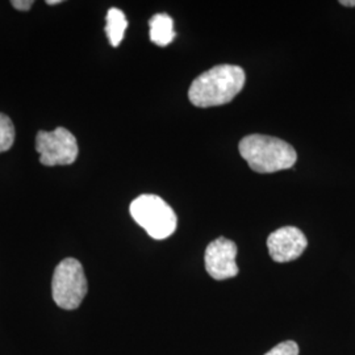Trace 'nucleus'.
Returning a JSON list of instances; mask_svg holds the SVG:
<instances>
[{"label": "nucleus", "mask_w": 355, "mask_h": 355, "mask_svg": "<svg viewBox=\"0 0 355 355\" xmlns=\"http://www.w3.org/2000/svg\"><path fill=\"white\" fill-rule=\"evenodd\" d=\"M133 220L154 240H165L177 229L174 209L157 195H141L129 207Z\"/></svg>", "instance_id": "obj_3"}, {"label": "nucleus", "mask_w": 355, "mask_h": 355, "mask_svg": "<svg viewBox=\"0 0 355 355\" xmlns=\"http://www.w3.org/2000/svg\"><path fill=\"white\" fill-rule=\"evenodd\" d=\"M36 150L44 166L71 165L79 153L76 136L62 127L51 132L40 130L36 136Z\"/></svg>", "instance_id": "obj_5"}, {"label": "nucleus", "mask_w": 355, "mask_h": 355, "mask_svg": "<svg viewBox=\"0 0 355 355\" xmlns=\"http://www.w3.org/2000/svg\"><path fill=\"white\" fill-rule=\"evenodd\" d=\"M265 355H299V346L293 341H284L272 347Z\"/></svg>", "instance_id": "obj_11"}, {"label": "nucleus", "mask_w": 355, "mask_h": 355, "mask_svg": "<svg viewBox=\"0 0 355 355\" xmlns=\"http://www.w3.org/2000/svg\"><path fill=\"white\" fill-rule=\"evenodd\" d=\"M239 148L242 158L259 174L291 168L297 161V154L291 145L277 137L250 135L242 139Z\"/></svg>", "instance_id": "obj_2"}, {"label": "nucleus", "mask_w": 355, "mask_h": 355, "mask_svg": "<svg viewBox=\"0 0 355 355\" xmlns=\"http://www.w3.org/2000/svg\"><path fill=\"white\" fill-rule=\"evenodd\" d=\"M62 3V0H48L46 1V4H49V6H54V4H61Z\"/></svg>", "instance_id": "obj_14"}, {"label": "nucleus", "mask_w": 355, "mask_h": 355, "mask_svg": "<svg viewBox=\"0 0 355 355\" xmlns=\"http://www.w3.org/2000/svg\"><path fill=\"white\" fill-rule=\"evenodd\" d=\"M237 245L225 237L211 242L204 255L205 270L215 280H225L239 275L236 263Z\"/></svg>", "instance_id": "obj_6"}, {"label": "nucleus", "mask_w": 355, "mask_h": 355, "mask_svg": "<svg viewBox=\"0 0 355 355\" xmlns=\"http://www.w3.org/2000/svg\"><path fill=\"white\" fill-rule=\"evenodd\" d=\"M149 26H150V40L158 46H167L177 36L174 31V21L166 13L154 15L149 21Z\"/></svg>", "instance_id": "obj_8"}, {"label": "nucleus", "mask_w": 355, "mask_h": 355, "mask_svg": "<svg viewBox=\"0 0 355 355\" xmlns=\"http://www.w3.org/2000/svg\"><path fill=\"white\" fill-rule=\"evenodd\" d=\"M87 279L82 263L76 258H66L55 267L51 291L55 304L66 311L76 309L87 295Z\"/></svg>", "instance_id": "obj_4"}, {"label": "nucleus", "mask_w": 355, "mask_h": 355, "mask_svg": "<svg viewBox=\"0 0 355 355\" xmlns=\"http://www.w3.org/2000/svg\"><path fill=\"white\" fill-rule=\"evenodd\" d=\"M246 76L234 64H218L198 76L189 89L190 102L200 107H217L232 102L243 89Z\"/></svg>", "instance_id": "obj_1"}, {"label": "nucleus", "mask_w": 355, "mask_h": 355, "mask_svg": "<svg viewBox=\"0 0 355 355\" xmlns=\"http://www.w3.org/2000/svg\"><path fill=\"white\" fill-rule=\"evenodd\" d=\"M33 3H35L33 0H12L11 1L13 8H16L19 11H28V10H31Z\"/></svg>", "instance_id": "obj_12"}, {"label": "nucleus", "mask_w": 355, "mask_h": 355, "mask_svg": "<svg viewBox=\"0 0 355 355\" xmlns=\"http://www.w3.org/2000/svg\"><path fill=\"white\" fill-rule=\"evenodd\" d=\"M128 21L124 12L119 8H111L107 13V24H105V33L110 40L111 45L117 48L124 38V33L127 31Z\"/></svg>", "instance_id": "obj_9"}, {"label": "nucleus", "mask_w": 355, "mask_h": 355, "mask_svg": "<svg viewBox=\"0 0 355 355\" xmlns=\"http://www.w3.org/2000/svg\"><path fill=\"white\" fill-rule=\"evenodd\" d=\"M340 3L345 7H355V0H341Z\"/></svg>", "instance_id": "obj_13"}, {"label": "nucleus", "mask_w": 355, "mask_h": 355, "mask_svg": "<svg viewBox=\"0 0 355 355\" xmlns=\"http://www.w3.org/2000/svg\"><path fill=\"white\" fill-rule=\"evenodd\" d=\"M308 241L304 233L296 227H283L272 232L267 239L270 257L279 263L297 259L304 253Z\"/></svg>", "instance_id": "obj_7"}, {"label": "nucleus", "mask_w": 355, "mask_h": 355, "mask_svg": "<svg viewBox=\"0 0 355 355\" xmlns=\"http://www.w3.org/2000/svg\"><path fill=\"white\" fill-rule=\"evenodd\" d=\"M15 141V127L7 114H0V153L12 148Z\"/></svg>", "instance_id": "obj_10"}]
</instances>
